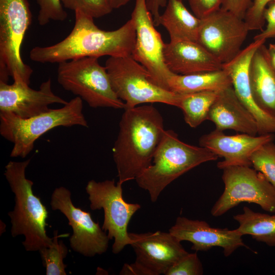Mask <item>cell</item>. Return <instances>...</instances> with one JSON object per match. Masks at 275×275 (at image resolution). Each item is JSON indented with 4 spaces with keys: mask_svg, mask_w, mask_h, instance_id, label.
<instances>
[{
    "mask_svg": "<svg viewBox=\"0 0 275 275\" xmlns=\"http://www.w3.org/2000/svg\"><path fill=\"white\" fill-rule=\"evenodd\" d=\"M112 148L119 179H135L150 166L165 129L163 117L152 103L124 109Z\"/></svg>",
    "mask_w": 275,
    "mask_h": 275,
    "instance_id": "cell-2",
    "label": "cell"
},
{
    "mask_svg": "<svg viewBox=\"0 0 275 275\" xmlns=\"http://www.w3.org/2000/svg\"><path fill=\"white\" fill-rule=\"evenodd\" d=\"M105 67L115 93L125 103L124 109L153 103L177 106L179 94L154 84L131 56L109 57Z\"/></svg>",
    "mask_w": 275,
    "mask_h": 275,
    "instance_id": "cell-8",
    "label": "cell"
},
{
    "mask_svg": "<svg viewBox=\"0 0 275 275\" xmlns=\"http://www.w3.org/2000/svg\"><path fill=\"white\" fill-rule=\"evenodd\" d=\"M169 232L181 242H190L191 249L196 252L207 251L218 246L223 249L224 256L227 257L240 247L248 248L242 236L235 229L213 228L204 221L184 216H178Z\"/></svg>",
    "mask_w": 275,
    "mask_h": 275,
    "instance_id": "cell-16",
    "label": "cell"
},
{
    "mask_svg": "<svg viewBox=\"0 0 275 275\" xmlns=\"http://www.w3.org/2000/svg\"><path fill=\"white\" fill-rule=\"evenodd\" d=\"M82 109V100L76 96L61 108H50L28 118H22L11 113L0 112V134L13 144L10 156L25 157L33 150L35 142L56 127H88Z\"/></svg>",
    "mask_w": 275,
    "mask_h": 275,
    "instance_id": "cell-5",
    "label": "cell"
},
{
    "mask_svg": "<svg viewBox=\"0 0 275 275\" xmlns=\"http://www.w3.org/2000/svg\"><path fill=\"white\" fill-rule=\"evenodd\" d=\"M263 17L267 22L266 28L254 37V41H266L275 37V0L268 4L264 11Z\"/></svg>",
    "mask_w": 275,
    "mask_h": 275,
    "instance_id": "cell-33",
    "label": "cell"
},
{
    "mask_svg": "<svg viewBox=\"0 0 275 275\" xmlns=\"http://www.w3.org/2000/svg\"><path fill=\"white\" fill-rule=\"evenodd\" d=\"M67 102L53 93L50 79L43 82L38 90L21 81L10 85L0 81V112L28 118L49 111L51 104Z\"/></svg>",
    "mask_w": 275,
    "mask_h": 275,
    "instance_id": "cell-15",
    "label": "cell"
},
{
    "mask_svg": "<svg viewBox=\"0 0 275 275\" xmlns=\"http://www.w3.org/2000/svg\"><path fill=\"white\" fill-rule=\"evenodd\" d=\"M163 54L168 68L177 74L212 72L223 69V64L196 41H170L165 43Z\"/></svg>",
    "mask_w": 275,
    "mask_h": 275,
    "instance_id": "cell-19",
    "label": "cell"
},
{
    "mask_svg": "<svg viewBox=\"0 0 275 275\" xmlns=\"http://www.w3.org/2000/svg\"><path fill=\"white\" fill-rule=\"evenodd\" d=\"M252 166L261 173L275 188V144L267 142L255 151L250 157Z\"/></svg>",
    "mask_w": 275,
    "mask_h": 275,
    "instance_id": "cell-27",
    "label": "cell"
},
{
    "mask_svg": "<svg viewBox=\"0 0 275 275\" xmlns=\"http://www.w3.org/2000/svg\"><path fill=\"white\" fill-rule=\"evenodd\" d=\"M239 226L235 230L242 236L250 235L257 241L275 246V214L255 212L247 206L233 216Z\"/></svg>",
    "mask_w": 275,
    "mask_h": 275,
    "instance_id": "cell-24",
    "label": "cell"
},
{
    "mask_svg": "<svg viewBox=\"0 0 275 275\" xmlns=\"http://www.w3.org/2000/svg\"><path fill=\"white\" fill-rule=\"evenodd\" d=\"M61 236L58 235L57 230L54 231L52 243L39 251L46 275L67 274V265L64 259L68 253V249L62 240H58Z\"/></svg>",
    "mask_w": 275,
    "mask_h": 275,
    "instance_id": "cell-26",
    "label": "cell"
},
{
    "mask_svg": "<svg viewBox=\"0 0 275 275\" xmlns=\"http://www.w3.org/2000/svg\"><path fill=\"white\" fill-rule=\"evenodd\" d=\"M223 170L225 188L211 208L213 216H220L244 202L275 212V188L261 173L249 166H231Z\"/></svg>",
    "mask_w": 275,
    "mask_h": 275,
    "instance_id": "cell-10",
    "label": "cell"
},
{
    "mask_svg": "<svg viewBox=\"0 0 275 275\" xmlns=\"http://www.w3.org/2000/svg\"><path fill=\"white\" fill-rule=\"evenodd\" d=\"M271 1L253 0L244 18L250 31L262 29L265 22L263 17L264 11Z\"/></svg>",
    "mask_w": 275,
    "mask_h": 275,
    "instance_id": "cell-31",
    "label": "cell"
},
{
    "mask_svg": "<svg viewBox=\"0 0 275 275\" xmlns=\"http://www.w3.org/2000/svg\"><path fill=\"white\" fill-rule=\"evenodd\" d=\"M190 9L197 17L202 19L219 10L223 0H187Z\"/></svg>",
    "mask_w": 275,
    "mask_h": 275,
    "instance_id": "cell-32",
    "label": "cell"
},
{
    "mask_svg": "<svg viewBox=\"0 0 275 275\" xmlns=\"http://www.w3.org/2000/svg\"><path fill=\"white\" fill-rule=\"evenodd\" d=\"M168 0H146L147 7L152 14L155 26L159 25V8L166 6Z\"/></svg>",
    "mask_w": 275,
    "mask_h": 275,
    "instance_id": "cell-35",
    "label": "cell"
},
{
    "mask_svg": "<svg viewBox=\"0 0 275 275\" xmlns=\"http://www.w3.org/2000/svg\"><path fill=\"white\" fill-rule=\"evenodd\" d=\"M273 134L254 136L245 133L227 135L223 131L215 129L202 135L199 145L224 159L218 162L220 169L231 166H252L250 157L263 144L273 141Z\"/></svg>",
    "mask_w": 275,
    "mask_h": 275,
    "instance_id": "cell-17",
    "label": "cell"
},
{
    "mask_svg": "<svg viewBox=\"0 0 275 275\" xmlns=\"http://www.w3.org/2000/svg\"><path fill=\"white\" fill-rule=\"evenodd\" d=\"M218 93V91H214L178 93L177 107L182 110L185 122L190 127H197L208 120L210 107Z\"/></svg>",
    "mask_w": 275,
    "mask_h": 275,
    "instance_id": "cell-25",
    "label": "cell"
},
{
    "mask_svg": "<svg viewBox=\"0 0 275 275\" xmlns=\"http://www.w3.org/2000/svg\"><path fill=\"white\" fill-rule=\"evenodd\" d=\"M28 0H0V81L9 76L28 85L33 69L21 57L24 35L32 22Z\"/></svg>",
    "mask_w": 275,
    "mask_h": 275,
    "instance_id": "cell-7",
    "label": "cell"
},
{
    "mask_svg": "<svg viewBox=\"0 0 275 275\" xmlns=\"http://www.w3.org/2000/svg\"><path fill=\"white\" fill-rule=\"evenodd\" d=\"M201 19L197 42L223 64L232 60L250 31L244 19L221 8Z\"/></svg>",
    "mask_w": 275,
    "mask_h": 275,
    "instance_id": "cell-13",
    "label": "cell"
},
{
    "mask_svg": "<svg viewBox=\"0 0 275 275\" xmlns=\"http://www.w3.org/2000/svg\"><path fill=\"white\" fill-rule=\"evenodd\" d=\"M135 25V42L131 57L147 70L151 80L156 85L169 90L168 81L173 74L164 59L163 42L155 29L146 0H135L131 17ZM170 91V90H169Z\"/></svg>",
    "mask_w": 275,
    "mask_h": 275,
    "instance_id": "cell-11",
    "label": "cell"
},
{
    "mask_svg": "<svg viewBox=\"0 0 275 275\" xmlns=\"http://www.w3.org/2000/svg\"><path fill=\"white\" fill-rule=\"evenodd\" d=\"M122 183L114 179L96 181L91 180L86 186L90 207L93 210L103 209L104 219L102 229L110 240L114 239L112 252L120 253L130 245L132 239L127 228L133 215L141 208L138 203L126 202L123 198Z\"/></svg>",
    "mask_w": 275,
    "mask_h": 275,
    "instance_id": "cell-9",
    "label": "cell"
},
{
    "mask_svg": "<svg viewBox=\"0 0 275 275\" xmlns=\"http://www.w3.org/2000/svg\"><path fill=\"white\" fill-rule=\"evenodd\" d=\"M218 156L206 148L181 141L172 130H165L154 153L151 164L135 180L155 202L167 186L180 176Z\"/></svg>",
    "mask_w": 275,
    "mask_h": 275,
    "instance_id": "cell-4",
    "label": "cell"
},
{
    "mask_svg": "<svg viewBox=\"0 0 275 275\" xmlns=\"http://www.w3.org/2000/svg\"><path fill=\"white\" fill-rule=\"evenodd\" d=\"M202 264L196 252L188 253L172 265L164 275H201Z\"/></svg>",
    "mask_w": 275,
    "mask_h": 275,
    "instance_id": "cell-30",
    "label": "cell"
},
{
    "mask_svg": "<svg viewBox=\"0 0 275 275\" xmlns=\"http://www.w3.org/2000/svg\"><path fill=\"white\" fill-rule=\"evenodd\" d=\"M98 59L82 57L58 63V83L91 107L124 109L125 103L115 93L106 69Z\"/></svg>",
    "mask_w": 275,
    "mask_h": 275,
    "instance_id": "cell-6",
    "label": "cell"
},
{
    "mask_svg": "<svg viewBox=\"0 0 275 275\" xmlns=\"http://www.w3.org/2000/svg\"><path fill=\"white\" fill-rule=\"evenodd\" d=\"M121 275H146L145 272L135 262L133 264H125L120 272Z\"/></svg>",
    "mask_w": 275,
    "mask_h": 275,
    "instance_id": "cell-36",
    "label": "cell"
},
{
    "mask_svg": "<svg viewBox=\"0 0 275 275\" xmlns=\"http://www.w3.org/2000/svg\"><path fill=\"white\" fill-rule=\"evenodd\" d=\"M169 90L176 93L219 91L232 86L229 72L220 70L190 74H174L168 81Z\"/></svg>",
    "mask_w": 275,
    "mask_h": 275,
    "instance_id": "cell-23",
    "label": "cell"
},
{
    "mask_svg": "<svg viewBox=\"0 0 275 275\" xmlns=\"http://www.w3.org/2000/svg\"><path fill=\"white\" fill-rule=\"evenodd\" d=\"M267 50L271 64L275 69V44H270Z\"/></svg>",
    "mask_w": 275,
    "mask_h": 275,
    "instance_id": "cell-37",
    "label": "cell"
},
{
    "mask_svg": "<svg viewBox=\"0 0 275 275\" xmlns=\"http://www.w3.org/2000/svg\"><path fill=\"white\" fill-rule=\"evenodd\" d=\"M253 1V0H223L221 8L244 19L245 14Z\"/></svg>",
    "mask_w": 275,
    "mask_h": 275,
    "instance_id": "cell-34",
    "label": "cell"
},
{
    "mask_svg": "<svg viewBox=\"0 0 275 275\" xmlns=\"http://www.w3.org/2000/svg\"><path fill=\"white\" fill-rule=\"evenodd\" d=\"M31 159L10 161L5 167L4 175L14 195L15 205L8 213L11 223L13 237L22 235L25 250L39 251L49 246L53 238L48 237L46 227L48 212L40 198L33 192V182L25 176Z\"/></svg>",
    "mask_w": 275,
    "mask_h": 275,
    "instance_id": "cell-3",
    "label": "cell"
},
{
    "mask_svg": "<svg viewBox=\"0 0 275 275\" xmlns=\"http://www.w3.org/2000/svg\"><path fill=\"white\" fill-rule=\"evenodd\" d=\"M135 253V263L146 275L164 274L187 252L181 241L169 232H129Z\"/></svg>",
    "mask_w": 275,
    "mask_h": 275,
    "instance_id": "cell-14",
    "label": "cell"
},
{
    "mask_svg": "<svg viewBox=\"0 0 275 275\" xmlns=\"http://www.w3.org/2000/svg\"><path fill=\"white\" fill-rule=\"evenodd\" d=\"M40 10L37 20L40 25L47 24L50 20L63 21L67 17L61 0H34Z\"/></svg>",
    "mask_w": 275,
    "mask_h": 275,
    "instance_id": "cell-29",
    "label": "cell"
},
{
    "mask_svg": "<svg viewBox=\"0 0 275 275\" xmlns=\"http://www.w3.org/2000/svg\"><path fill=\"white\" fill-rule=\"evenodd\" d=\"M183 0H168L166 8L159 18V25L168 31L170 41L197 42L201 19L191 14Z\"/></svg>",
    "mask_w": 275,
    "mask_h": 275,
    "instance_id": "cell-22",
    "label": "cell"
},
{
    "mask_svg": "<svg viewBox=\"0 0 275 275\" xmlns=\"http://www.w3.org/2000/svg\"><path fill=\"white\" fill-rule=\"evenodd\" d=\"M249 80L252 96L257 105L275 117V69L264 43L257 48L252 58Z\"/></svg>",
    "mask_w": 275,
    "mask_h": 275,
    "instance_id": "cell-21",
    "label": "cell"
},
{
    "mask_svg": "<svg viewBox=\"0 0 275 275\" xmlns=\"http://www.w3.org/2000/svg\"><path fill=\"white\" fill-rule=\"evenodd\" d=\"M74 25L63 40L47 46H36L30 51V58L40 63H59L82 57L131 56L136 37L135 25L132 18L119 29L104 31L99 29L94 18L79 10L75 12Z\"/></svg>",
    "mask_w": 275,
    "mask_h": 275,
    "instance_id": "cell-1",
    "label": "cell"
},
{
    "mask_svg": "<svg viewBox=\"0 0 275 275\" xmlns=\"http://www.w3.org/2000/svg\"><path fill=\"white\" fill-rule=\"evenodd\" d=\"M208 120L214 123L217 130L231 129L254 136L258 134L256 120L239 99L232 86L218 91Z\"/></svg>",
    "mask_w": 275,
    "mask_h": 275,
    "instance_id": "cell-20",
    "label": "cell"
},
{
    "mask_svg": "<svg viewBox=\"0 0 275 275\" xmlns=\"http://www.w3.org/2000/svg\"><path fill=\"white\" fill-rule=\"evenodd\" d=\"M50 205L53 210L60 211L68 219L73 230L69 241L74 251L87 257L106 252L110 240L107 234L94 222L90 213L74 206L68 189L64 186L55 188Z\"/></svg>",
    "mask_w": 275,
    "mask_h": 275,
    "instance_id": "cell-12",
    "label": "cell"
},
{
    "mask_svg": "<svg viewBox=\"0 0 275 275\" xmlns=\"http://www.w3.org/2000/svg\"><path fill=\"white\" fill-rule=\"evenodd\" d=\"M64 7L81 11L93 18L109 14L113 8L110 0H61Z\"/></svg>",
    "mask_w": 275,
    "mask_h": 275,
    "instance_id": "cell-28",
    "label": "cell"
},
{
    "mask_svg": "<svg viewBox=\"0 0 275 275\" xmlns=\"http://www.w3.org/2000/svg\"><path fill=\"white\" fill-rule=\"evenodd\" d=\"M265 40L254 41L230 61L223 64V69L229 73L232 87L237 96L252 114L257 124L259 135L275 133V117L262 111L255 102L251 91L249 67L257 48Z\"/></svg>",
    "mask_w": 275,
    "mask_h": 275,
    "instance_id": "cell-18",
    "label": "cell"
},
{
    "mask_svg": "<svg viewBox=\"0 0 275 275\" xmlns=\"http://www.w3.org/2000/svg\"><path fill=\"white\" fill-rule=\"evenodd\" d=\"M131 1L132 0H110L113 9L121 7Z\"/></svg>",
    "mask_w": 275,
    "mask_h": 275,
    "instance_id": "cell-38",
    "label": "cell"
}]
</instances>
